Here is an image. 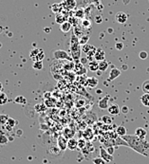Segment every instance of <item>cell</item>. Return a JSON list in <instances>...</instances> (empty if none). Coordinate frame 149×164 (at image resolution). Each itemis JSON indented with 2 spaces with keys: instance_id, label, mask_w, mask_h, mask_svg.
Returning <instances> with one entry per match:
<instances>
[{
  "instance_id": "obj_38",
  "label": "cell",
  "mask_w": 149,
  "mask_h": 164,
  "mask_svg": "<svg viewBox=\"0 0 149 164\" xmlns=\"http://www.w3.org/2000/svg\"><path fill=\"white\" fill-rule=\"evenodd\" d=\"M45 109H46V106H45L44 105H42V104L36 105H35V110L38 111V112H42V111H44Z\"/></svg>"
},
{
  "instance_id": "obj_37",
  "label": "cell",
  "mask_w": 149,
  "mask_h": 164,
  "mask_svg": "<svg viewBox=\"0 0 149 164\" xmlns=\"http://www.w3.org/2000/svg\"><path fill=\"white\" fill-rule=\"evenodd\" d=\"M92 162L94 163V164H106V162L100 157V158H94L93 159H92Z\"/></svg>"
},
{
  "instance_id": "obj_10",
  "label": "cell",
  "mask_w": 149,
  "mask_h": 164,
  "mask_svg": "<svg viewBox=\"0 0 149 164\" xmlns=\"http://www.w3.org/2000/svg\"><path fill=\"white\" fill-rule=\"evenodd\" d=\"M108 100H109V95L103 97L102 99L99 100L98 102V106L101 109H106L108 108Z\"/></svg>"
},
{
  "instance_id": "obj_40",
  "label": "cell",
  "mask_w": 149,
  "mask_h": 164,
  "mask_svg": "<svg viewBox=\"0 0 149 164\" xmlns=\"http://www.w3.org/2000/svg\"><path fill=\"white\" fill-rule=\"evenodd\" d=\"M139 56H140L141 59H146V58L148 57V54H147L146 51H141V52L139 53Z\"/></svg>"
},
{
  "instance_id": "obj_39",
  "label": "cell",
  "mask_w": 149,
  "mask_h": 164,
  "mask_svg": "<svg viewBox=\"0 0 149 164\" xmlns=\"http://www.w3.org/2000/svg\"><path fill=\"white\" fill-rule=\"evenodd\" d=\"M115 47H116L117 50H122L123 48V44L122 42H118V43L115 44Z\"/></svg>"
},
{
  "instance_id": "obj_24",
  "label": "cell",
  "mask_w": 149,
  "mask_h": 164,
  "mask_svg": "<svg viewBox=\"0 0 149 164\" xmlns=\"http://www.w3.org/2000/svg\"><path fill=\"white\" fill-rule=\"evenodd\" d=\"M67 21V17L63 14H56L55 15V22L59 25H61L62 23H64Z\"/></svg>"
},
{
  "instance_id": "obj_46",
  "label": "cell",
  "mask_w": 149,
  "mask_h": 164,
  "mask_svg": "<svg viewBox=\"0 0 149 164\" xmlns=\"http://www.w3.org/2000/svg\"><path fill=\"white\" fill-rule=\"evenodd\" d=\"M22 133H23V132H22L20 129H18V130H17V137H20V136L22 135Z\"/></svg>"
},
{
  "instance_id": "obj_28",
  "label": "cell",
  "mask_w": 149,
  "mask_h": 164,
  "mask_svg": "<svg viewBox=\"0 0 149 164\" xmlns=\"http://www.w3.org/2000/svg\"><path fill=\"white\" fill-rule=\"evenodd\" d=\"M32 68H33L34 69H36V70H41V69H43V62H42V61L33 62Z\"/></svg>"
},
{
  "instance_id": "obj_23",
  "label": "cell",
  "mask_w": 149,
  "mask_h": 164,
  "mask_svg": "<svg viewBox=\"0 0 149 164\" xmlns=\"http://www.w3.org/2000/svg\"><path fill=\"white\" fill-rule=\"evenodd\" d=\"M14 102L16 103V104H19V105H26L27 104V99L22 95H19V96L15 97Z\"/></svg>"
},
{
  "instance_id": "obj_16",
  "label": "cell",
  "mask_w": 149,
  "mask_h": 164,
  "mask_svg": "<svg viewBox=\"0 0 149 164\" xmlns=\"http://www.w3.org/2000/svg\"><path fill=\"white\" fill-rule=\"evenodd\" d=\"M68 148L71 151H74L78 148V141L76 138H73V137L69 138L68 141Z\"/></svg>"
},
{
  "instance_id": "obj_36",
  "label": "cell",
  "mask_w": 149,
  "mask_h": 164,
  "mask_svg": "<svg viewBox=\"0 0 149 164\" xmlns=\"http://www.w3.org/2000/svg\"><path fill=\"white\" fill-rule=\"evenodd\" d=\"M6 124H8V125H10V126H11V127H14L15 125H17L18 124V122H17V121H15L14 119H12V118H9V120H8V121H7V123Z\"/></svg>"
},
{
  "instance_id": "obj_42",
  "label": "cell",
  "mask_w": 149,
  "mask_h": 164,
  "mask_svg": "<svg viewBox=\"0 0 149 164\" xmlns=\"http://www.w3.org/2000/svg\"><path fill=\"white\" fill-rule=\"evenodd\" d=\"M3 128H4L6 131H8V132H11V131H12V128H14V127H11V126H10V125H8V124H5V125H3Z\"/></svg>"
},
{
  "instance_id": "obj_34",
  "label": "cell",
  "mask_w": 149,
  "mask_h": 164,
  "mask_svg": "<svg viewBox=\"0 0 149 164\" xmlns=\"http://www.w3.org/2000/svg\"><path fill=\"white\" fill-rule=\"evenodd\" d=\"M85 146H86V141H85V138H83V137L79 138V140H78V148L79 149H84Z\"/></svg>"
},
{
  "instance_id": "obj_11",
  "label": "cell",
  "mask_w": 149,
  "mask_h": 164,
  "mask_svg": "<svg viewBox=\"0 0 149 164\" xmlns=\"http://www.w3.org/2000/svg\"><path fill=\"white\" fill-rule=\"evenodd\" d=\"M62 5H63L65 9L67 10H74L77 6V2H76V0H64V2L62 3Z\"/></svg>"
},
{
  "instance_id": "obj_13",
  "label": "cell",
  "mask_w": 149,
  "mask_h": 164,
  "mask_svg": "<svg viewBox=\"0 0 149 164\" xmlns=\"http://www.w3.org/2000/svg\"><path fill=\"white\" fill-rule=\"evenodd\" d=\"M57 143H58V147L61 151H65L68 148V141L65 137H59Z\"/></svg>"
},
{
  "instance_id": "obj_7",
  "label": "cell",
  "mask_w": 149,
  "mask_h": 164,
  "mask_svg": "<svg viewBox=\"0 0 149 164\" xmlns=\"http://www.w3.org/2000/svg\"><path fill=\"white\" fill-rule=\"evenodd\" d=\"M128 19V15L123 11H118L115 14V20L119 23V24H125L126 23Z\"/></svg>"
},
{
  "instance_id": "obj_15",
  "label": "cell",
  "mask_w": 149,
  "mask_h": 164,
  "mask_svg": "<svg viewBox=\"0 0 149 164\" xmlns=\"http://www.w3.org/2000/svg\"><path fill=\"white\" fill-rule=\"evenodd\" d=\"M98 83H99V81H98L97 78H95V77H89L88 79H86V81H85V85H88L89 88H94V87L97 86Z\"/></svg>"
},
{
  "instance_id": "obj_19",
  "label": "cell",
  "mask_w": 149,
  "mask_h": 164,
  "mask_svg": "<svg viewBox=\"0 0 149 164\" xmlns=\"http://www.w3.org/2000/svg\"><path fill=\"white\" fill-rule=\"evenodd\" d=\"M89 70L92 71V72H97L99 70V62L97 61H91L90 63H89Z\"/></svg>"
},
{
  "instance_id": "obj_2",
  "label": "cell",
  "mask_w": 149,
  "mask_h": 164,
  "mask_svg": "<svg viewBox=\"0 0 149 164\" xmlns=\"http://www.w3.org/2000/svg\"><path fill=\"white\" fill-rule=\"evenodd\" d=\"M70 51H71L72 60L75 62H79L81 58L82 48L79 43V38L74 33L71 34V38H70Z\"/></svg>"
},
{
  "instance_id": "obj_22",
  "label": "cell",
  "mask_w": 149,
  "mask_h": 164,
  "mask_svg": "<svg viewBox=\"0 0 149 164\" xmlns=\"http://www.w3.org/2000/svg\"><path fill=\"white\" fill-rule=\"evenodd\" d=\"M141 102L144 106L149 107V94L143 93V95L141 96Z\"/></svg>"
},
{
  "instance_id": "obj_3",
  "label": "cell",
  "mask_w": 149,
  "mask_h": 164,
  "mask_svg": "<svg viewBox=\"0 0 149 164\" xmlns=\"http://www.w3.org/2000/svg\"><path fill=\"white\" fill-rule=\"evenodd\" d=\"M52 56L55 60H67V61H73L71 55H69L66 50L57 49L52 51Z\"/></svg>"
},
{
  "instance_id": "obj_21",
  "label": "cell",
  "mask_w": 149,
  "mask_h": 164,
  "mask_svg": "<svg viewBox=\"0 0 149 164\" xmlns=\"http://www.w3.org/2000/svg\"><path fill=\"white\" fill-rule=\"evenodd\" d=\"M107 68H108V63L106 60L99 62V70L102 72H106L107 70Z\"/></svg>"
},
{
  "instance_id": "obj_31",
  "label": "cell",
  "mask_w": 149,
  "mask_h": 164,
  "mask_svg": "<svg viewBox=\"0 0 149 164\" xmlns=\"http://www.w3.org/2000/svg\"><path fill=\"white\" fill-rule=\"evenodd\" d=\"M142 89H143V93L149 94V80H146V81H144V82L143 83Z\"/></svg>"
},
{
  "instance_id": "obj_8",
  "label": "cell",
  "mask_w": 149,
  "mask_h": 164,
  "mask_svg": "<svg viewBox=\"0 0 149 164\" xmlns=\"http://www.w3.org/2000/svg\"><path fill=\"white\" fill-rule=\"evenodd\" d=\"M120 75H121V70L119 68H117L116 67H113L109 72V76H108L107 82H111V81L117 79Z\"/></svg>"
},
{
  "instance_id": "obj_47",
  "label": "cell",
  "mask_w": 149,
  "mask_h": 164,
  "mask_svg": "<svg viewBox=\"0 0 149 164\" xmlns=\"http://www.w3.org/2000/svg\"><path fill=\"white\" fill-rule=\"evenodd\" d=\"M3 90V84H2V83L0 82V92H1Z\"/></svg>"
},
{
  "instance_id": "obj_44",
  "label": "cell",
  "mask_w": 149,
  "mask_h": 164,
  "mask_svg": "<svg viewBox=\"0 0 149 164\" xmlns=\"http://www.w3.org/2000/svg\"><path fill=\"white\" fill-rule=\"evenodd\" d=\"M95 21H96V23H98V24H101V23H102V21H103L102 16H101V15L96 16V17H95Z\"/></svg>"
},
{
  "instance_id": "obj_32",
  "label": "cell",
  "mask_w": 149,
  "mask_h": 164,
  "mask_svg": "<svg viewBox=\"0 0 149 164\" xmlns=\"http://www.w3.org/2000/svg\"><path fill=\"white\" fill-rule=\"evenodd\" d=\"M89 40V35H83L81 38L79 39V43H80L81 46H84L85 44H88Z\"/></svg>"
},
{
  "instance_id": "obj_6",
  "label": "cell",
  "mask_w": 149,
  "mask_h": 164,
  "mask_svg": "<svg viewBox=\"0 0 149 164\" xmlns=\"http://www.w3.org/2000/svg\"><path fill=\"white\" fill-rule=\"evenodd\" d=\"M100 157H101L106 163L111 162V161L114 159L113 155H110V154L107 152V151H106V149H104L103 147H100Z\"/></svg>"
},
{
  "instance_id": "obj_49",
  "label": "cell",
  "mask_w": 149,
  "mask_h": 164,
  "mask_svg": "<svg viewBox=\"0 0 149 164\" xmlns=\"http://www.w3.org/2000/svg\"><path fill=\"white\" fill-rule=\"evenodd\" d=\"M45 31L48 33L49 31H51V29H49V28H45Z\"/></svg>"
},
{
  "instance_id": "obj_18",
  "label": "cell",
  "mask_w": 149,
  "mask_h": 164,
  "mask_svg": "<svg viewBox=\"0 0 149 164\" xmlns=\"http://www.w3.org/2000/svg\"><path fill=\"white\" fill-rule=\"evenodd\" d=\"M71 28H72V24H71L69 21H66V22L62 23V24L60 25V30L63 31V32H65V33L70 31Z\"/></svg>"
},
{
  "instance_id": "obj_51",
  "label": "cell",
  "mask_w": 149,
  "mask_h": 164,
  "mask_svg": "<svg viewBox=\"0 0 149 164\" xmlns=\"http://www.w3.org/2000/svg\"><path fill=\"white\" fill-rule=\"evenodd\" d=\"M2 47V44H1V43H0V47Z\"/></svg>"
},
{
  "instance_id": "obj_45",
  "label": "cell",
  "mask_w": 149,
  "mask_h": 164,
  "mask_svg": "<svg viewBox=\"0 0 149 164\" xmlns=\"http://www.w3.org/2000/svg\"><path fill=\"white\" fill-rule=\"evenodd\" d=\"M122 111L125 113V114H126V113L128 112V108H127V106H123L122 108Z\"/></svg>"
},
{
  "instance_id": "obj_27",
  "label": "cell",
  "mask_w": 149,
  "mask_h": 164,
  "mask_svg": "<svg viewBox=\"0 0 149 164\" xmlns=\"http://www.w3.org/2000/svg\"><path fill=\"white\" fill-rule=\"evenodd\" d=\"M74 17L83 20L84 17H85V10H84V9H77L76 11H75V15H74Z\"/></svg>"
},
{
  "instance_id": "obj_20",
  "label": "cell",
  "mask_w": 149,
  "mask_h": 164,
  "mask_svg": "<svg viewBox=\"0 0 149 164\" xmlns=\"http://www.w3.org/2000/svg\"><path fill=\"white\" fill-rule=\"evenodd\" d=\"M116 134L119 136V137H123V136H126V128L125 127V126H122V125H120L118 126V127L116 128Z\"/></svg>"
},
{
  "instance_id": "obj_26",
  "label": "cell",
  "mask_w": 149,
  "mask_h": 164,
  "mask_svg": "<svg viewBox=\"0 0 149 164\" xmlns=\"http://www.w3.org/2000/svg\"><path fill=\"white\" fill-rule=\"evenodd\" d=\"M8 103V96L5 92H0V105H4Z\"/></svg>"
},
{
  "instance_id": "obj_9",
  "label": "cell",
  "mask_w": 149,
  "mask_h": 164,
  "mask_svg": "<svg viewBox=\"0 0 149 164\" xmlns=\"http://www.w3.org/2000/svg\"><path fill=\"white\" fill-rule=\"evenodd\" d=\"M73 71L75 72L77 75L81 76V75H84L86 73V69L85 68L84 65L81 64L80 62H76V64L74 65V68H73Z\"/></svg>"
},
{
  "instance_id": "obj_1",
  "label": "cell",
  "mask_w": 149,
  "mask_h": 164,
  "mask_svg": "<svg viewBox=\"0 0 149 164\" xmlns=\"http://www.w3.org/2000/svg\"><path fill=\"white\" fill-rule=\"evenodd\" d=\"M122 137L127 142L128 147L135 152L149 158V142L146 140H142L135 135H126Z\"/></svg>"
},
{
  "instance_id": "obj_5",
  "label": "cell",
  "mask_w": 149,
  "mask_h": 164,
  "mask_svg": "<svg viewBox=\"0 0 149 164\" xmlns=\"http://www.w3.org/2000/svg\"><path fill=\"white\" fill-rule=\"evenodd\" d=\"M45 57V52L42 48H33L30 52V58L33 61H42Z\"/></svg>"
},
{
  "instance_id": "obj_30",
  "label": "cell",
  "mask_w": 149,
  "mask_h": 164,
  "mask_svg": "<svg viewBox=\"0 0 149 164\" xmlns=\"http://www.w3.org/2000/svg\"><path fill=\"white\" fill-rule=\"evenodd\" d=\"M9 116L6 115V114H0V125L3 126L7 123L8 120H9Z\"/></svg>"
},
{
  "instance_id": "obj_29",
  "label": "cell",
  "mask_w": 149,
  "mask_h": 164,
  "mask_svg": "<svg viewBox=\"0 0 149 164\" xmlns=\"http://www.w3.org/2000/svg\"><path fill=\"white\" fill-rule=\"evenodd\" d=\"M64 136H65V137L66 138H71V137H73V136H74V131L73 130H71V129H69V128H66L65 130H64Z\"/></svg>"
},
{
  "instance_id": "obj_25",
  "label": "cell",
  "mask_w": 149,
  "mask_h": 164,
  "mask_svg": "<svg viewBox=\"0 0 149 164\" xmlns=\"http://www.w3.org/2000/svg\"><path fill=\"white\" fill-rule=\"evenodd\" d=\"M9 142V137L7 135H5L3 132H0V144L6 145Z\"/></svg>"
},
{
  "instance_id": "obj_50",
  "label": "cell",
  "mask_w": 149,
  "mask_h": 164,
  "mask_svg": "<svg viewBox=\"0 0 149 164\" xmlns=\"http://www.w3.org/2000/svg\"><path fill=\"white\" fill-rule=\"evenodd\" d=\"M122 70H127V66L126 65L122 66Z\"/></svg>"
},
{
  "instance_id": "obj_14",
  "label": "cell",
  "mask_w": 149,
  "mask_h": 164,
  "mask_svg": "<svg viewBox=\"0 0 149 164\" xmlns=\"http://www.w3.org/2000/svg\"><path fill=\"white\" fill-rule=\"evenodd\" d=\"M94 60L97 62H99V61L101 62V61L106 60V53L102 48H97L96 53L94 55Z\"/></svg>"
},
{
  "instance_id": "obj_12",
  "label": "cell",
  "mask_w": 149,
  "mask_h": 164,
  "mask_svg": "<svg viewBox=\"0 0 149 164\" xmlns=\"http://www.w3.org/2000/svg\"><path fill=\"white\" fill-rule=\"evenodd\" d=\"M107 111H108V113H109L110 115H112V116H117V115L120 114L121 109H120V106H119L118 105H114V104H113V105H111L108 106Z\"/></svg>"
},
{
  "instance_id": "obj_17",
  "label": "cell",
  "mask_w": 149,
  "mask_h": 164,
  "mask_svg": "<svg viewBox=\"0 0 149 164\" xmlns=\"http://www.w3.org/2000/svg\"><path fill=\"white\" fill-rule=\"evenodd\" d=\"M147 135V132L144 128L143 127H138L135 130V136H137L138 137L142 138V140H145V137Z\"/></svg>"
},
{
  "instance_id": "obj_43",
  "label": "cell",
  "mask_w": 149,
  "mask_h": 164,
  "mask_svg": "<svg viewBox=\"0 0 149 164\" xmlns=\"http://www.w3.org/2000/svg\"><path fill=\"white\" fill-rule=\"evenodd\" d=\"M79 62L81 63V64H83V65H85L86 63H88V58H86V57H85V58H83V57H81Z\"/></svg>"
},
{
  "instance_id": "obj_4",
  "label": "cell",
  "mask_w": 149,
  "mask_h": 164,
  "mask_svg": "<svg viewBox=\"0 0 149 164\" xmlns=\"http://www.w3.org/2000/svg\"><path fill=\"white\" fill-rule=\"evenodd\" d=\"M96 50H97V48L94 46H91V45H89V44L84 45L83 47H82V51L85 54L88 60H90V61H92V59L94 58Z\"/></svg>"
},
{
  "instance_id": "obj_33",
  "label": "cell",
  "mask_w": 149,
  "mask_h": 164,
  "mask_svg": "<svg viewBox=\"0 0 149 164\" xmlns=\"http://www.w3.org/2000/svg\"><path fill=\"white\" fill-rule=\"evenodd\" d=\"M102 121H103L104 123H106V124H110V123H112L113 119L111 118L109 115H105V116L102 117Z\"/></svg>"
},
{
  "instance_id": "obj_35",
  "label": "cell",
  "mask_w": 149,
  "mask_h": 164,
  "mask_svg": "<svg viewBox=\"0 0 149 164\" xmlns=\"http://www.w3.org/2000/svg\"><path fill=\"white\" fill-rule=\"evenodd\" d=\"M82 26L85 29H89L91 27V22L89 19H83L82 21Z\"/></svg>"
},
{
  "instance_id": "obj_48",
  "label": "cell",
  "mask_w": 149,
  "mask_h": 164,
  "mask_svg": "<svg viewBox=\"0 0 149 164\" xmlns=\"http://www.w3.org/2000/svg\"><path fill=\"white\" fill-rule=\"evenodd\" d=\"M107 32L111 34V33H112V32H113V30H112V29H111V28H109V29L107 30Z\"/></svg>"
},
{
  "instance_id": "obj_41",
  "label": "cell",
  "mask_w": 149,
  "mask_h": 164,
  "mask_svg": "<svg viewBox=\"0 0 149 164\" xmlns=\"http://www.w3.org/2000/svg\"><path fill=\"white\" fill-rule=\"evenodd\" d=\"M106 151H107V152H108L110 155H113V153H114V147L110 145L109 147L106 148Z\"/></svg>"
}]
</instances>
